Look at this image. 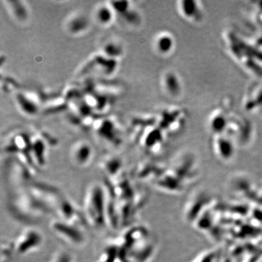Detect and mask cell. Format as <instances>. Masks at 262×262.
<instances>
[{"mask_svg": "<svg viewBox=\"0 0 262 262\" xmlns=\"http://www.w3.org/2000/svg\"><path fill=\"white\" fill-rule=\"evenodd\" d=\"M175 42L173 36L168 33H161L157 36L155 46L157 51L162 55H167L173 49Z\"/></svg>", "mask_w": 262, "mask_h": 262, "instance_id": "cell-9", "label": "cell"}, {"mask_svg": "<svg viewBox=\"0 0 262 262\" xmlns=\"http://www.w3.org/2000/svg\"><path fill=\"white\" fill-rule=\"evenodd\" d=\"M29 192L50 213H55L64 195L57 188L34 181L28 186Z\"/></svg>", "mask_w": 262, "mask_h": 262, "instance_id": "cell-3", "label": "cell"}, {"mask_svg": "<svg viewBox=\"0 0 262 262\" xmlns=\"http://www.w3.org/2000/svg\"><path fill=\"white\" fill-rule=\"evenodd\" d=\"M174 84H180L178 78L176 77V75L171 73H168L167 75H165V77H164V86L165 87V90L168 93H170V94L173 95V96L174 95L178 94L173 88Z\"/></svg>", "mask_w": 262, "mask_h": 262, "instance_id": "cell-13", "label": "cell"}, {"mask_svg": "<svg viewBox=\"0 0 262 262\" xmlns=\"http://www.w3.org/2000/svg\"><path fill=\"white\" fill-rule=\"evenodd\" d=\"M55 214L57 215V219L80 228L84 229L85 227H89L82 210L67 196H64L60 203Z\"/></svg>", "mask_w": 262, "mask_h": 262, "instance_id": "cell-6", "label": "cell"}, {"mask_svg": "<svg viewBox=\"0 0 262 262\" xmlns=\"http://www.w3.org/2000/svg\"><path fill=\"white\" fill-rule=\"evenodd\" d=\"M49 262H72V258L69 253L58 251L53 254Z\"/></svg>", "mask_w": 262, "mask_h": 262, "instance_id": "cell-14", "label": "cell"}, {"mask_svg": "<svg viewBox=\"0 0 262 262\" xmlns=\"http://www.w3.org/2000/svg\"><path fill=\"white\" fill-rule=\"evenodd\" d=\"M51 232L66 244L81 247L86 243L83 229L71 225L59 219H54L50 223Z\"/></svg>", "mask_w": 262, "mask_h": 262, "instance_id": "cell-4", "label": "cell"}, {"mask_svg": "<svg viewBox=\"0 0 262 262\" xmlns=\"http://www.w3.org/2000/svg\"><path fill=\"white\" fill-rule=\"evenodd\" d=\"M196 2H182L179 5V11L184 18L192 21H198L201 18L202 12Z\"/></svg>", "mask_w": 262, "mask_h": 262, "instance_id": "cell-8", "label": "cell"}, {"mask_svg": "<svg viewBox=\"0 0 262 262\" xmlns=\"http://www.w3.org/2000/svg\"><path fill=\"white\" fill-rule=\"evenodd\" d=\"M92 148L87 143L81 142L74 146L71 153L72 163L79 168H86L93 158Z\"/></svg>", "mask_w": 262, "mask_h": 262, "instance_id": "cell-7", "label": "cell"}, {"mask_svg": "<svg viewBox=\"0 0 262 262\" xmlns=\"http://www.w3.org/2000/svg\"><path fill=\"white\" fill-rule=\"evenodd\" d=\"M113 10L111 7L107 5H103L98 8L97 13H96V18L98 21L102 24L110 23L113 20Z\"/></svg>", "mask_w": 262, "mask_h": 262, "instance_id": "cell-12", "label": "cell"}, {"mask_svg": "<svg viewBox=\"0 0 262 262\" xmlns=\"http://www.w3.org/2000/svg\"><path fill=\"white\" fill-rule=\"evenodd\" d=\"M13 254H15L13 241H3L1 244L0 262H10Z\"/></svg>", "mask_w": 262, "mask_h": 262, "instance_id": "cell-11", "label": "cell"}, {"mask_svg": "<svg viewBox=\"0 0 262 262\" xmlns=\"http://www.w3.org/2000/svg\"><path fill=\"white\" fill-rule=\"evenodd\" d=\"M120 248L116 241L110 243L103 250L102 253L95 262H115L120 256Z\"/></svg>", "mask_w": 262, "mask_h": 262, "instance_id": "cell-10", "label": "cell"}, {"mask_svg": "<svg viewBox=\"0 0 262 262\" xmlns=\"http://www.w3.org/2000/svg\"><path fill=\"white\" fill-rule=\"evenodd\" d=\"M106 198L103 183L92 182L86 188L82 211L91 228L100 229L106 226Z\"/></svg>", "mask_w": 262, "mask_h": 262, "instance_id": "cell-2", "label": "cell"}, {"mask_svg": "<svg viewBox=\"0 0 262 262\" xmlns=\"http://www.w3.org/2000/svg\"><path fill=\"white\" fill-rule=\"evenodd\" d=\"M8 208L16 220L30 225L51 214L29 192L28 187L10 191Z\"/></svg>", "mask_w": 262, "mask_h": 262, "instance_id": "cell-1", "label": "cell"}, {"mask_svg": "<svg viewBox=\"0 0 262 262\" xmlns=\"http://www.w3.org/2000/svg\"><path fill=\"white\" fill-rule=\"evenodd\" d=\"M44 237L39 229L35 227H27L23 229L13 241L15 254L27 256L35 252L42 246Z\"/></svg>", "mask_w": 262, "mask_h": 262, "instance_id": "cell-5", "label": "cell"}]
</instances>
